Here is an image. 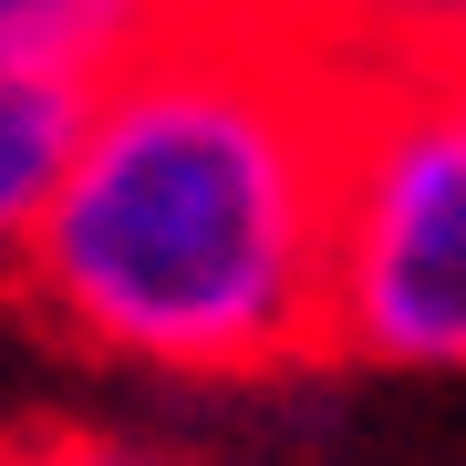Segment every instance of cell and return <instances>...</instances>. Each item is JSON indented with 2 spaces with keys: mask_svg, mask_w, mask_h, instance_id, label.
Instances as JSON below:
<instances>
[{
  "mask_svg": "<svg viewBox=\"0 0 466 466\" xmlns=\"http://www.w3.org/2000/svg\"><path fill=\"white\" fill-rule=\"evenodd\" d=\"M352 63L280 0H208L84 84L21 290L104 363L238 383L321 352Z\"/></svg>",
  "mask_w": 466,
  "mask_h": 466,
  "instance_id": "obj_1",
  "label": "cell"
},
{
  "mask_svg": "<svg viewBox=\"0 0 466 466\" xmlns=\"http://www.w3.org/2000/svg\"><path fill=\"white\" fill-rule=\"evenodd\" d=\"M321 352L373 373H466V73H352L332 167Z\"/></svg>",
  "mask_w": 466,
  "mask_h": 466,
  "instance_id": "obj_2",
  "label": "cell"
},
{
  "mask_svg": "<svg viewBox=\"0 0 466 466\" xmlns=\"http://www.w3.org/2000/svg\"><path fill=\"white\" fill-rule=\"evenodd\" d=\"M208 0H0V63L52 84H104L146 42H167Z\"/></svg>",
  "mask_w": 466,
  "mask_h": 466,
  "instance_id": "obj_3",
  "label": "cell"
},
{
  "mask_svg": "<svg viewBox=\"0 0 466 466\" xmlns=\"http://www.w3.org/2000/svg\"><path fill=\"white\" fill-rule=\"evenodd\" d=\"M73 125H84V84L0 63V280H21V249H32L52 187H63Z\"/></svg>",
  "mask_w": 466,
  "mask_h": 466,
  "instance_id": "obj_4",
  "label": "cell"
},
{
  "mask_svg": "<svg viewBox=\"0 0 466 466\" xmlns=\"http://www.w3.org/2000/svg\"><path fill=\"white\" fill-rule=\"evenodd\" d=\"M290 21H311L352 73L383 63H456L466 52V0H280Z\"/></svg>",
  "mask_w": 466,
  "mask_h": 466,
  "instance_id": "obj_5",
  "label": "cell"
},
{
  "mask_svg": "<svg viewBox=\"0 0 466 466\" xmlns=\"http://www.w3.org/2000/svg\"><path fill=\"white\" fill-rule=\"evenodd\" d=\"M0 466H167V456L94 425H32V435H0Z\"/></svg>",
  "mask_w": 466,
  "mask_h": 466,
  "instance_id": "obj_6",
  "label": "cell"
},
{
  "mask_svg": "<svg viewBox=\"0 0 466 466\" xmlns=\"http://www.w3.org/2000/svg\"><path fill=\"white\" fill-rule=\"evenodd\" d=\"M456 73H466V52H456Z\"/></svg>",
  "mask_w": 466,
  "mask_h": 466,
  "instance_id": "obj_7",
  "label": "cell"
}]
</instances>
